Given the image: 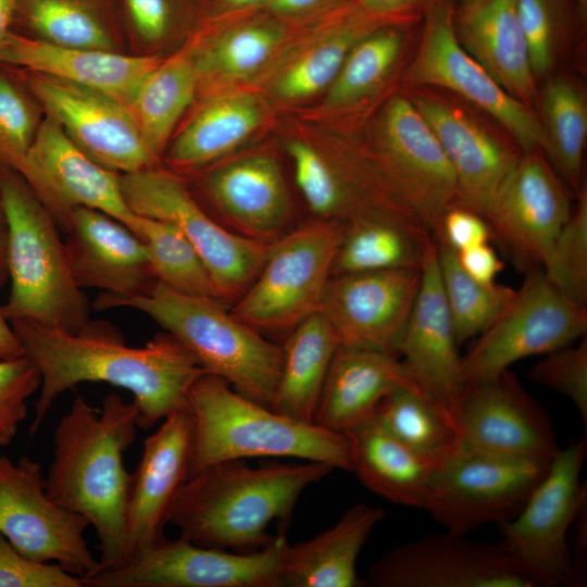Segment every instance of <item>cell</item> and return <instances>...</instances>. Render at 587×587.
<instances>
[{"mask_svg": "<svg viewBox=\"0 0 587 587\" xmlns=\"http://www.w3.org/2000/svg\"><path fill=\"white\" fill-rule=\"evenodd\" d=\"M327 0H267L270 9L278 15H297L311 11ZM340 2L347 0H338Z\"/></svg>", "mask_w": 587, "mask_h": 587, "instance_id": "cell-56", "label": "cell"}, {"mask_svg": "<svg viewBox=\"0 0 587 587\" xmlns=\"http://www.w3.org/2000/svg\"><path fill=\"white\" fill-rule=\"evenodd\" d=\"M550 462L461 445L438 465L424 510L454 534L467 535L488 523L498 525L521 511Z\"/></svg>", "mask_w": 587, "mask_h": 587, "instance_id": "cell-11", "label": "cell"}, {"mask_svg": "<svg viewBox=\"0 0 587 587\" xmlns=\"http://www.w3.org/2000/svg\"><path fill=\"white\" fill-rule=\"evenodd\" d=\"M385 511L358 503L317 536L286 546L282 564L283 587H361L357 575L359 553Z\"/></svg>", "mask_w": 587, "mask_h": 587, "instance_id": "cell-31", "label": "cell"}, {"mask_svg": "<svg viewBox=\"0 0 587 587\" xmlns=\"http://www.w3.org/2000/svg\"><path fill=\"white\" fill-rule=\"evenodd\" d=\"M133 23L147 41H157L166 33L170 11L167 0H126Z\"/></svg>", "mask_w": 587, "mask_h": 587, "instance_id": "cell-52", "label": "cell"}, {"mask_svg": "<svg viewBox=\"0 0 587 587\" xmlns=\"http://www.w3.org/2000/svg\"><path fill=\"white\" fill-rule=\"evenodd\" d=\"M342 234V223L319 218L271 242L230 313L257 330H285L319 312Z\"/></svg>", "mask_w": 587, "mask_h": 587, "instance_id": "cell-7", "label": "cell"}, {"mask_svg": "<svg viewBox=\"0 0 587 587\" xmlns=\"http://www.w3.org/2000/svg\"><path fill=\"white\" fill-rule=\"evenodd\" d=\"M458 348L434 238L422 264L419 291L396 345V354L411 380L453 414L463 387Z\"/></svg>", "mask_w": 587, "mask_h": 587, "instance_id": "cell-25", "label": "cell"}, {"mask_svg": "<svg viewBox=\"0 0 587 587\" xmlns=\"http://www.w3.org/2000/svg\"><path fill=\"white\" fill-rule=\"evenodd\" d=\"M395 24L366 12L355 0L339 5L319 37L297 51L272 83L277 100L294 102L326 91L348 53L367 34Z\"/></svg>", "mask_w": 587, "mask_h": 587, "instance_id": "cell-33", "label": "cell"}, {"mask_svg": "<svg viewBox=\"0 0 587 587\" xmlns=\"http://www.w3.org/2000/svg\"><path fill=\"white\" fill-rule=\"evenodd\" d=\"M434 240L417 217L370 216L344 224L332 276L421 268Z\"/></svg>", "mask_w": 587, "mask_h": 587, "instance_id": "cell-35", "label": "cell"}, {"mask_svg": "<svg viewBox=\"0 0 587 587\" xmlns=\"http://www.w3.org/2000/svg\"><path fill=\"white\" fill-rule=\"evenodd\" d=\"M201 186L228 229L266 243L282 236L290 198L273 155L253 153L220 163L203 176Z\"/></svg>", "mask_w": 587, "mask_h": 587, "instance_id": "cell-26", "label": "cell"}, {"mask_svg": "<svg viewBox=\"0 0 587 587\" xmlns=\"http://www.w3.org/2000/svg\"><path fill=\"white\" fill-rule=\"evenodd\" d=\"M285 534L264 548L235 552L164 537L124 564L83 578L84 587H283Z\"/></svg>", "mask_w": 587, "mask_h": 587, "instance_id": "cell-14", "label": "cell"}, {"mask_svg": "<svg viewBox=\"0 0 587 587\" xmlns=\"http://www.w3.org/2000/svg\"><path fill=\"white\" fill-rule=\"evenodd\" d=\"M338 346L335 330L321 312L292 328L283 348L282 371L271 408L294 420L314 423Z\"/></svg>", "mask_w": 587, "mask_h": 587, "instance_id": "cell-36", "label": "cell"}, {"mask_svg": "<svg viewBox=\"0 0 587 587\" xmlns=\"http://www.w3.org/2000/svg\"><path fill=\"white\" fill-rule=\"evenodd\" d=\"M37 128L28 99L12 78L0 71V167H16Z\"/></svg>", "mask_w": 587, "mask_h": 587, "instance_id": "cell-48", "label": "cell"}, {"mask_svg": "<svg viewBox=\"0 0 587 587\" xmlns=\"http://www.w3.org/2000/svg\"><path fill=\"white\" fill-rule=\"evenodd\" d=\"M192 447L189 408L163 419L145 439L139 464L130 473L126 508L128 560L165 537L174 503L190 476Z\"/></svg>", "mask_w": 587, "mask_h": 587, "instance_id": "cell-24", "label": "cell"}, {"mask_svg": "<svg viewBox=\"0 0 587 587\" xmlns=\"http://www.w3.org/2000/svg\"><path fill=\"white\" fill-rule=\"evenodd\" d=\"M41 376L26 357L0 359V446L12 442L27 416V400L39 390Z\"/></svg>", "mask_w": 587, "mask_h": 587, "instance_id": "cell-49", "label": "cell"}, {"mask_svg": "<svg viewBox=\"0 0 587 587\" xmlns=\"http://www.w3.org/2000/svg\"><path fill=\"white\" fill-rule=\"evenodd\" d=\"M0 587H84L83 579L55 563L27 559L0 534Z\"/></svg>", "mask_w": 587, "mask_h": 587, "instance_id": "cell-50", "label": "cell"}, {"mask_svg": "<svg viewBox=\"0 0 587 587\" xmlns=\"http://www.w3.org/2000/svg\"><path fill=\"white\" fill-rule=\"evenodd\" d=\"M8 223L0 191V286L9 280L7 267Z\"/></svg>", "mask_w": 587, "mask_h": 587, "instance_id": "cell-58", "label": "cell"}, {"mask_svg": "<svg viewBox=\"0 0 587 587\" xmlns=\"http://www.w3.org/2000/svg\"><path fill=\"white\" fill-rule=\"evenodd\" d=\"M334 470L314 461L263 467L243 460L213 463L185 483L168 524L195 545L252 552L273 540L267 528L291 514L301 492Z\"/></svg>", "mask_w": 587, "mask_h": 587, "instance_id": "cell-3", "label": "cell"}, {"mask_svg": "<svg viewBox=\"0 0 587 587\" xmlns=\"http://www.w3.org/2000/svg\"><path fill=\"white\" fill-rule=\"evenodd\" d=\"M397 197L434 233L458 204L454 171L432 128L404 92L391 95L364 145Z\"/></svg>", "mask_w": 587, "mask_h": 587, "instance_id": "cell-10", "label": "cell"}, {"mask_svg": "<svg viewBox=\"0 0 587 587\" xmlns=\"http://www.w3.org/2000/svg\"><path fill=\"white\" fill-rule=\"evenodd\" d=\"M299 191L322 220L347 224L370 216L417 217L394 192L365 146L340 145L329 153L304 139L286 143Z\"/></svg>", "mask_w": 587, "mask_h": 587, "instance_id": "cell-21", "label": "cell"}, {"mask_svg": "<svg viewBox=\"0 0 587 587\" xmlns=\"http://www.w3.org/2000/svg\"><path fill=\"white\" fill-rule=\"evenodd\" d=\"M433 235L441 237L455 251L491 240V232L485 217L459 204L452 205L444 213Z\"/></svg>", "mask_w": 587, "mask_h": 587, "instance_id": "cell-51", "label": "cell"}, {"mask_svg": "<svg viewBox=\"0 0 587 587\" xmlns=\"http://www.w3.org/2000/svg\"><path fill=\"white\" fill-rule=\"evenodd\" d=\"M139 410L116 394L101 411L76 397L53 434V457L46 477L47 494L87 519L98 541L102 569L128 560L126 508L130 485L123 454L134 442Z\"/></svg>", "mask_w": 587, "mask_h": 587, "instance_id": "cell-2", "label": "cell"}, {"mask_svg": "<svg viewBox=\"0 0 587 587\" xmlns=\"http://www.w3.org/2000/svg\"><path fill=\"white\" fill-rule=\"evenodd\" d=\"M265 109L251 91H233L207 102L171 147L167 161L173 172H191L227 155L261 127Z\"/></svg>", "mask_w": 587, "mask_h": 587, "instance_id": "cell-34", "label": "cell"}, {"mask_svg": "<svg viewBox=\"0 0 587 587\" xmlns=\"http://www.w3.org/2000/svg\"><path fill=\"white\" fill-rule=\"evenodd\" d=\"M453 25L462 47L513 98L534 108L539 88L515 0H477L458 5Z\"/></svg>", "mask_w": 587, "mask_h": 587, "instance_id": "cell-29", "label": "cell"}, {"mask_svg": "<svg viewBox=\"0 0 587 587\" xmlns=\"http://www.w3.org/2000/svg\"><path fill=\"white\" fill-rule=\"evenodd\" d=\"M345 434L351 472L367 489L392 503L425 509L437 464L399 441L374 416Z\"/></svg>", "mask_w": 587, "mask_h": 587, "instance_id": "cell-32", "label": "cell"}, {"mask_svg": "<svg viewBox=\"0 0 587 587\" xmlns=\"http://www.w3.org/2000/svg\"><path fill=\"white\" fill-rule=\"evenodd\" d=\"M541 270L548 282L572 302L587 304V188L584 183Z\"/></svg>", "mask_w": 587, "mask_h": 587, "instance_id": "cell-45", "label": "cell"}, {"mask_svg": "<svg viewBox=\"0 0 587 587\" xmlns=\"http://www.w3.org/2000/svg\"><path fill=\"white\" fill-rule=\"evenodd\" d=\"M455 7V0H433L427 7L403 85L450 92L496 121L523 152L542 151L545 134L537 110L509 95L462 47L453 25Z\"/></svg>", "mask_w": 587, "mask_h": 587, "instance_id": "cell-9", "label": "cell"}, {"mask_svg": "<svg viewBox=\"0 0 587 587\" xmlns=\"http://www.w3.org/2000/svg\"><path fill=\"white\" fill-rule=\"evenodd\" d=\"M91 308H132L147 314L188 348L208 374L271 408L282 371L283 348L236 319L222 300L179 292L157 282L140 296L101 292Z\"/></svg>", "mask_w": 587, "mask_h": 587, "instance_id": "cell-4", "label": "cell"}, {"mask_svg": "<svg viewBox=\"0 0 587 587\" xmlns=\"http://www.w3.org/2000/svg\"><path fill=\"white\" fill-rule=\"evenodd\" d=\"M441 145L457 177L458 204L484 216L523 151L496 121L441 89L404 86Z\"/></svg>", "mask_w": 587, "mask_h": 587, "instance_id": "cell-16", "label": "cell"}, {"mask_svg": "<svg viewBox=\"0 0 587 587\" xmlns=\"http://www.w3.org/2000/svg\"><path fill=\"white\" fill-rule=\"evenodd\" d=\"M454 415L462 445L477 451L551 461L560 449L547 412L510 369L463 385Z\"/></svg>", "mask_w": 587, "mask_h": 587, "instance_id": "cell-22", "label": "cell"}, {"mask_svg": "<svg viewBox=\"0 0 587 587\" xmlns=\"http://www.w3.org/2000/svg\"><path fill=\"white\" fill-rule=\"evenodd\" d=\"M20 5V0H0V64L3 48L10 35L14 13Z\"/></svg>", "mask_w": 587, "mask_h": 587, "instance_id": "cell-57", "label": "cell"}, {"mask_svg": "<svg viewBox=\"0 0 587 587\" xmlns=\"http://www.w3.org/2000/svg\"><path fill=\"white\" fill-rule=\"evenodd\" d=\"M537 111L545 134L542 149L563 183L577 193L583 182L587 139V97L583 85L566 74H550L539 92Z\"/></svg>", "mask_w": 587, "mask_h": 587, "instance_id": "cell-37", "label": "cell"}, {"mask_svg": "<svg viewBox=\"0 0 587 587\" xmlns=\"http://www.w3.org/2000/svg\"><path fill=\"white\" fill-rule=\"evenodd\" d=\"M120 178L130 211L176 226L204 263L218 299H239L257 277L271 242L246 238L218 223L173 171L153 166Z\"/></svg>", "mask_w": 587, "mask_h": 587, "instance_id": "cell-8", "label": "cell"}, {"mask_svg": "<svg viewBox=\"0 0 587 587\" xmlns=\"http://www.w3.org/2000/svg\"><path fill=\"white\" fill-rule=\"evenodd\" d=\"M286 29L276 22L257 21L236 26L196 61L198 72L223 80L243 79L267 63L285 39Z\"/></svg>", "mask_w": 587, "mask_h": 587, "instance_id": "cell-43", "label": "cell"}, {"mask_svg": "<svg viewBox=\"0 0 587 587\" xmlns=\"http://www.w3.org/2000/svg\"><path fill=\"white\" fill-rule=\"evenodd\" d=\"M457 258L464 272L480 283L496 282L503 270V262L489 242L457 251Z\"/></svg>", "mask_w": 587, "mask_h": 587, "instance_id": "cell-54", "label": "cell"}, {"mask_svg": "<svg viewBox=\"0 0 587 587\" xmlns=\"http://www.w3.org/2000/svg\"><path fill=\"white\" fill-rule=\"evenodd\" d=\"M10 324L41 376L32 436L63 392L87 382L129 391L139 410L138 427L149 429L188 409L190 388L207 373L196 355L165 330L141 347H130L115 326L103 321L90 320L77 333L27 320Z\"/></svg>", "mask_w": 587, "mask_h": 587, "instance_id": "cell-1", "label": "cell"}, {"mask_svg": "<svg viewBox=\"0 0 587 587\" xmlns=\"http://www.w3.org/2000/svg\"><path fill=\"white\" fill-rule=\"evenodd\" d=\"M536 79L548 77L573 29L583 33L576 0H515Z\"/></svg>", "mask_w": 587, "mask_h": 587, "instance_id": "cell-44", "label": "cell"}, {"mask_svg": "<svg viewBox=\"0 0 587 587\" xmlns=\"http://www.w3.org/2000/svg\"><path fill=\"white\" fill-rule=\"evenodd\" d=\"M420 24L385 25L360 39L326 90L324 107L348 111L375 96L391 78Z\"/></svg>", "mask_w": 587, "mask_h": 587, "instance_id": "cell-39", "label": "cell"}, {"mask_svg": "<svg viewBox=\"0 0 587 587\" xmlns=\"http://www.w3.org/2000/svg\"><path fill=\"white\" fill-rule=\"evenodd\" d=\"M161 61L152 55H124L112 50L65 48L12 32L1 58V64H11L89 88L127 108L142 79Z\"/></svg>", "mask_w": 587, "mask_h": 587, "instance_id": "cell-28", "label": "cell"}, {"mask_svg": "<svg viewBox=\"0 0 587 587\" xmlns=\"http://www.w3.org/2000/svg\"><path fill=\"white\" fill-rule=\"evenodd\" d=\"M65 235L70 270L82 289L133 297L157 284L145 243L108 214L78 208Z\"/></svg>", "mask_w": 587, "mask_h": 587, "instance_id": "cell-27", "label": "cell"}, {"mask_svg": "<svg viewBox=\"0 0 587 587\" xmlns=\"http://www.w3.org/2000/svg\"><path fill=\"white\" fill-rule=\"evenodd\" d=\"M409 385L416 386L396 354L338 346L324 382L314 424L345 433L371 419L391 391Z\"/></svg>", "mask_w": 587, "mask_h": 587, "instance_id": "cell-30", "label": "cell"}, {"mask_svg": "<svg viewBox=\"0 0 587 587\" xmlns=\"http://www.w3.org/2000/svg\"><path fill=\"white\" fill-rule=\"evenodd\" d=\"M260 1L262 0H224V2L227 3L228 5L233 8H239V9L251 7Z\"/></svg>", "mask_w": 587, "mask_h": 587, "instance_id": "cell-60", "label": "cell"}, {"mask_svg": "<svg viewBox=\"0 0 587 587\" xmlns=\"http://www.w3.org/2000/svg\"><path fill=\"white\" fill-rule=\"evenodd\" d=\"M198 77L196 59L188 52H179L162 60L137 88L128 108L158 158L179 117L192 102Z\"/></svg>", "mask_w": 587, "mask_h": 587, "instance_id": "cell-40", "label": "cell"}, {"mask_svg": "<svg viewBox=\"0 0 587 587\" xmlns=\"http://www.w3.org/2000/svg\"><path fill=\"white\" fill-rule=\"evenodd\" d=\"M458 5L469 4L477 0H455Z\"/></svg>", "mask_w": 587, "mask_h": 587, "instance_id": "cell-61", "label": "cell"}, {"mask_svg": "<svg viewBox=\"0 0 587 587\" xmlns=\"http://www.w3.org/2000/svg\"><path fill=\"white\" fill-rule=\"evenodd\" d=\"M578 18L582 30H586L587 25V0H576Z\"/></svg>", "mask_w": 587, "mask_h": 587, "instance_id": "cell-59", "label": "cell"}, {"mask_svg": "<svg viewBox=\"0 0 587 587\" xmlns=\"http://www.w3.org/2000/svg\"><path fill=\"white\" fill-rule=\"evenodd\" d=\"M421 268L333 275L319 312L335 330L339 346L396 354L419 291Z\"/></svg>", "mask_w": 587, "mask_h": 587, "instance_id": "cell-23", "label": "cell"}, {"mask_svg": "<svg viewBox=\"0 0 587 587\" xmlns=\"http://www.w3.org/2000/svg\"><path fill=\"white\" fill-rule=\"evenodd\" d=\"M14 170L63 234L78 208L100 211L124 225L135 214L123 196L121 174L88 157L49 116Z\"/></svg>", "mask_w": 587, "mask_h": 587, "instance_id": "cell-19", "label": "cell"}, {"mask_svg": "<svg viewBox=\"0 0 587 587\" xmlns=\"http://www.w3.org/2000/svg\"><path fill=\"white\" fill-rule=\"evenodd\" d=\"M441 284L459 346L484 333L509 307L516 289L480 283L464 272L457 251L434 235Z\"/></svg>", "mask_w": 587, "mask_h": 587, "instance_id": "cell-41", "label": "cell"}, {"mask_svg": "<svg viewBox=\"0 0 587 587\" xmlns=\"http://www.w3.org/2000/svg\"><path fill=\"white\" fill-rule=\"evenodd\" d=\"M586 438L559 449L521 511L498 524L502 544L541 586L574 585L567 533L587 501Z\"/></svg>", "mask_w": 587, "mask_h": 587, "instance_id": "cell-13", "label": "cell"}, {"mask_svg": "<svg viewBox=\"0 0 587 587\" xmlns=\"http://www.w3.org/2000/svg\"><path fill=\"white\" fill-rule=\"evenodd\" d=\"M573 196L540 149L523 152L484 213L491 239L525 271L541 267L572 212Z\"/></svg>", "mask_w": 587, "mask_h": 587, "instance_id": "cell-18", "label": "cell"}, {"mask_svg": "<svg viewBox=\"0 0 587 587\" xmlns=\"http://www.w3.org/2000/svg\"><path fill=\"white\" fill-rule=\"evenodd\" d=\"M89 522L55 502L46 490L39 461L0 454V534L29 560L54 562L87 578L101 570L84 533Z\"/></svg>", "mask_w": 587, "mask_h": 587, "instance_id": "cell-15", "label": "cell"}, {"mask_svg": "<svg viewBox=\"0 0 587 587\" xmlns=\"http://www.w3.org/2000/svg\"><path fill=\"white\" fill-rule=\"evenodd\" d=\"M24 355L22 345L0 305V359H17Z\"/></svg>", "mask_w": 587, "mask_h": 587, "instance_id": "cell-55", "label": "cell"}, {"mask_svg": "<svg viewBox=\"0 0 587 587\" xmlns=\"http://www.w3.org/2000/svg\"><path fill=\"white\" fill-rule=\"evenodd\" d=\"M125 226L145 243L158 282L179 292L218 299L204 263L176 226L137 214Z\"/></svg>", "mask_w": 587, "mask_h": 587, "instance_id": "cell-42", "label": "cell"}, {"mask_svg": "<svg viewBox=\"0 0 587 587\" xmlns=\"http://www.w3.org/2000/svg\"><path fill=\"white\" fill-rule=\"evenodd\" d=\"M366 12L395 24L417 25L433 0H355Z\"/></svg>", "mask_w": 587, "mask_h": 587, "instance_id": "cell-53", "label": "cell"}, {"mask_svg": "<svg viewBox=\"0 0 587 587\" xmlns=\"http://www.w3.org/2000/svg\"><path fill=\"white\" fill-rule=\"evenodd\" d=\"M188 402L193 420L190 476L213 463L260 457L322 462L351 472L345 433L283 415L215 375L200 376Z\"/></svg>", "mask_w": 587, "mask_h": 587, "instance_id": "cell-5", "label": "cell"}, {"mask_svg": "<svg viewBox=\"0 0 587 587\" xmlns=\"http://www.w3.org/2000/svg\"><path fill=\"white\" fill-rule=\"evenodd\" d=\"M528 377L540 385L565 395L578 410L587 425V338L576 345L553 350L537 361Z\"/></svg>", "mask_w": 587, "mask_h": 587, "instance_id": "cell-47", "label": "cell"}, {"mask_svg": "<svg viewBox=\"0 0 587 587\" xmlns=\"http://www.w3.org/2000/svg\"><path fill=\"white\" fill-rule=\"evenodd\" d=\"M1 448H2V447L0 446V449H1Z\"/></svg>", "mask_w": 587, "mask_h": 587, "instance_id": "cell-62", "label": "cell"}, {"mask_svg": "<svg viewBox=\"0 0 587 587\" xmlns=\"http://www.w3.org/2000/svg\"><path fill=\"white\" fill-rule=\"evenodd\" d=\"M8 223L10 295L2 312L9 322L27 320L77 333L89 321L87 296L76 284L60 230L22 176L0 167Z\"/></svg>", "mask_w": 587, "mask_h": 587, "instance_id": "cell-6", "label": "cell"}, {"mask_svg": "<svg viewBox=\"0 0 587 587\" xmlns=\"http://www.w3.org/2000/svg\"><path fill=\"white\" fill-rule=\"evenodd\" d=\"M373 416L399 441L437 465L462 445L454 414L416 386L391 391Z\"/></svg>", "mask_w": 587, "mask_h": 587, "instance_id": "cell-38", "label": "cell"}, {"mask_svg": "<svg viewBox=\"0 0 587 587\" xmlns=\"http://www.w3.org/2000/svg\"><path fill=\"white\" fill-rule=\"evenodd\" d=\"M26 16L41 39L65 48L112 50L105 28L72 0H26Z\"/></svg>", "mask_w": 587, "mask_h": 587, "instance_id": "cell-46", "label": "cell"}, {"mask_svg": "<svg viewBox=\"0 0 587 587\" xmlns=\"http://www.w3.org/2000/svg\"><path fill=\"white\" fill-rule=\"evenodd\" d=\"M586 330L587 308L559 292L541 267L529 268L509 307L461 357L462 384L495 377L521 359L570 346Z\"/></svg>", "mask_w": 587, "mask_h": 587, "instance_id": "cell-12", "label": "cell"}, {"mask_svg": "<svg viewBox=\"0 0 587 587\" xmlns=\"http://www.w3.org/2000/svg\"><path fill=\"white\" fill-rule=\"evenodd\" d=\"M32 95L68 138L101 166L118 174L155 166L126 105L89 88L36 72L23 77Z\"/></svg>", "mask_w": 587, "mask_h": 587, "instance_id": "cell-20", "label": "cell"}, {"mask_svg": "<svg viewBox=\"0 0 587 587\" xmlns=\"http://www.w3.org/2000/svg\"><path fill=\"white\" fill-rule=\"evenodd\" d=\"M372 587H539L502 542L449 530L397 546L369 569Z\"/></svg>", "mask_w": 587, "mask_h": 587, "instance_id": "cell-17", "label": "cell"}]
</instances>
